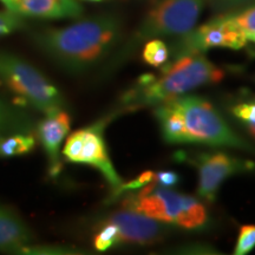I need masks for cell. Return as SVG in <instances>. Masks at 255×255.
Listing matches in <instances>:
<instances>
[{
    "instance_id": "obj_1",
    "label": "cell",
    "mask_w": 255,
    "mask_h": 255,
    "mask_svg": "<svg viewBox=\"0 0 255 255\" xmlns=\"http://www.w3.org/2000/svg\"><path fill=\"white\" fill-rule=\"evenodd\" d=\"M122 37V20L113 13L82 19L32 33V43L55 65L82 75L107 59Z\"/></svg>"
},
{
    "instance_id": "obj_2",
    "label": "cell",
    "mask_w": 255,
    "mask_h": 255,
    "mask_svg": "<svg viewBox=\"0 0 255 255\" xmlns=\"http://www.w3.org/2000/svg\"><path fill=\"white\" fill-rule=\"evenodd\" d=\"M163 139L169 144L225 146L254 152L246 139L229 127L209 101L183 95L154 107Z\"/></svg>"
},
{
    "instance_id": "obj_3",
    "label": "cell",
    "mask_w": 255,
    "mask_h": 255,
    "mask_svg": "<svg viewBox=\"0 0 255 255\" xmlns=\"http://www.w3.org/2000/svg\"><path fill=\"white\" fill-rule=\"evenodd\" d=\"M223 78L225 71L203 53L181 56L162 65L157 76H142L121 97V109L156 107L200 87L220 83Z\"/></svg>"
},
{
    "instance_id": "obj_4",
    "label": "cell",
    "mask_w": 255,
    "mask_h": 255,
    "mask_svg": "<svg viewBox=\"0 0 255 255\" xmlns=\"http://www.w3.org/2000/svg\"><path fill=\"white\" fill-rule=\"evenodd\" d=\"M123 194V208L135 210L173 227L199 231L209 222L206 206L197 197L180 194L156 182Z\"/></svg>"
},
{
    "instance_id": "obj_5",
    "label": "cell",
    "mask_w": 255,
    "mask_h": 255,
    "mask_svg": "<svg viewBox=\"0 0 255 255\" xmlns=\"http://www.w3.org/2000/svg\"><path fill=\"white\" fill-rule=\"evenodd\" d=\"M206 0H156L130 39L111 60L116 66L137 46L150 39L180 37L193 30L199 20Z\"/></svg>"
},
{
    "instance_id": "obj_6",
    "label": "cell",
    "mask_w": 255,
    "mask_h": 255,
    "mask_svg": "<svg viewBox=\"0 0 255 255\" xmlns=\"http://www.w3.org/2000/svg\"><path fill=\"white\" fill-rule=\"evenodd\" d=\"M0 83L44 116L65 110L62 91L40 70L15 53L0 50Z\"/></svg>"
},
{
    "instance_id": "obj_7",
    "label": "cell",
    "mask_w": 255,
    "mask_h": 255,
    "mask_svg": "<svg viewBox=\"0 0 255 255\" xmlns=\"http://www.w3.org/2000/svg\"><path fill=\"white\" fill-rule=\"evenodd\" d=\"M109 117L72 132L62 149L64 158L71 163L88 164L100 171L109 184L111 199L121 196L123 180L115 169L104 139V129Z\"/></svg>"
},
{
    "instance_id": "obj_8",
    "label": "cell",
    "mask_w": 255,
    "mask_h": 255,
    "mask_svg": "<svg viewBox=\"0 0 255 255\" xmlns=\"http://www.w3.org/2000/svg\"><path fill=\"white\" fill-rule=\"evenodd\" d=\"M247 43L244 32L226 21L221 15H216L206 24L177 37L169 49V55L175 59L191 53H203L214 47L240 50Z\"/></svg>"
},
{
    "instance_id": "obj_9",
    "label": "cell",
    "mask_w": 255,
    "mask_h": 255,
    "mask_svg": "<svg viewBox=\"0 0 255 255\" xmlns=\"http://www.w3.org/2000/svg\"><path fill=\"white\" fill-rule=\"evenodd\" d=\"M190 162L199 173L197 195L208 202H214L220 187L227 178L255 168L254 162L226 152H205L196 155Z\"/></svg>"
},
{
    "instance_id": "obj_10",
    "label": "cell",
    "mask_w": 255,
    "mask_h": 255,
    "mask_svg": "<svg viewBox=\"0 0 255 255\" xmlns=\"http://www.w3.org/2000/svg\"><path fill=\"white\" fill-rule=\"evenodd\" d=\"M117 228V246L121 244L148 246L163 240L173 226L159 222L135 210L123 208L104 219Z\"/></svg>"
},
{
    "instance_id": "obj_11",
    "label": "cell",
    "mask_w": 255,
    "mask_h": 255,
    "mask_svg": "<svg viewBox=\"0 0 255 255\" xmlns=\"http://www.w3.org/2000/svg\"><path fill=\"white\" fill-rule=\"evenodd\" d=\"M71 127V120L65 110L45 115L43 120L38 121L36 135L45 152L49 163L50 176L56 177L62 170L60 163V148L66 138Z\"/></svg>"
},
{
    "instance_id": "obj_12",
    "label": "cell",
    "mask_w": 255,
    "mask_h": 255,
    "mask_svg": "<svg viewBox=\"0 0 255 255\" xmlns=\"http://www.w3.org/2000/svg\"><path fill=\"white\" fill-rule=\"evenodd\" d=\"M6 9L23 18L77 19L83 6L77 0H1Z\"/></svg>"
},
{
    "instance_id": "obj_13",
    "label": "cell",
    "mask_w": 255,
    "mask_h": 255,
    "mask_svg": "<svg viewBox=\"0 0 255 255\" xmlns=\"http://www.w3.org/2000/svg\"><path fill=\"white\" fill-rule=\"evenodd\" d=\"M34 244L33 233L13 209L0 202V252L23 254L25 248Z\"/></svg>"
},
{
    "instance_id": "obj_14",
    "label": "cell",
    "mask_w": 255,
    "mask_h": 255,
    "mask_svg": "<svg viewBox=\"0 0 255 255\" xmlns=\"http://www.w3.org/2000/svg\"><path fill=\"white\" fill-rule=\"evenodd\" d=\"M36 126L33 115L0 96V136L15 132H34Z\"/></svg>"
},
{
    "instance_id": "obj_15",
    "label": "cell",
    "mask_w": 255,
    "mask_h": 255,
    "mask_svg": "<svg viewBox=\"0 0 255 255\" xmlns=\"http://www.w3.org/2000/svg\"><path fill=\"white\" fill-rule=\"evenodd\" d=\"M36 144L34 132H15L0 136V158L25 156L33 151Z\"/></svg>"
},
{
    "instance_id": "obj_16",
    "label": "cell",
    "mask_w": 255,
    "mask_h": 255,
    "mask_svg": "<svg viewBox=\"0 0 255 255\" xmlns=\"http://www.w3.org/2000/svg\"><path fill=\"white\" fill-rule=\"evenodd\" d=\"M220 15L233 26L244 32L246 37L255 33V2L239 11Z\"/></svg>"
},
{
    "instance_id": "obj_17",
    "label": "cell",
    "mask_w": 255,
    "mask_h": 255,
    "mask_svg": "<svg viewBox=\"0 0 255 255\" xmlns=\"http://www.w3.org/2000/svg\"><path fill=\"white\" fill-rule=\"evenodd\" d=\"M142 57L143 60L149 65L154 66V68H161L168 62L169 57H170L169 47L162 39H158V38L150 39L145 41Z\"/></svg>"
},
{
    "instance_id": "obj_18",
    "label": "cell",
    "mask_w": 255,
    "mask_h": 255,
    "mask_svg": "<svg viewBox=\"0 0 255 255\" xmlns=\"http://www.w3.org/2000/svg\"><path fill=\"white\" fill-rule=\"evenodd\" d=\"M100 229L95 234L94 246L97 251L105 252L117 246V228L111 222L103 220L100 225Z\"/></svg>"
},
{
    "instance_id": "obj_19",
    "label": "cell",
    "mask_w": 255,
    "mask_h": 255,
    "mask_svg": "<svg viewBox=\"0 0 255 255\" xmlns=\"http://www.w3.org/2000/svg\"><path fill=\"white\" fill-rule=\"evenodd\" d=\"M255 248V225H245L240 228L237 245L234 248L235 255H246Z\"/></svg>"
},
{
    "instance_id": "obj_20",
    "label": "cell",
    "mask_w": 255,
    "mask_h": 255,
    "mask_svg": "<svg viewBox=\"0 0 255 255\" xmlns=\"http://www.w3.org/2000/svg\"><path fill=\"white\" fill-rule=\"evenodd\" d=\"M24 26V18L5 9L0 11V38L8 36Z\"/></svg>"
},
{
    "instance_id": "obj_21",
    "label": "cell",
    "mask_w": 255,
    "mask_h": 255,
    "mask_svg": "<svg viewBox=\"0 0 255 255\" xmlns=\"http://www.w3.org/2000/svg\"><path fill=\"white\" fill-rule=\"evenodd\" d=\"M220 13H229L254 4L255 0H206Z\"/></svg>"
},
{
    "instance_id": "obj_22",
    "label": "cell",
    "mask_w": 255,
    "mask_h": 255,
    "mask_svg": "<svg viewBox=\"0 0 255 255\" xmlns=\"http://www.w3.org/2000/svg\"><path fill=\"white\" fill-rule=\"evenodd\" d=\"M155 182L161 186L173 188L180 182V176L175 171H158V173H155Z\"/></svg>"
},
{
    "instance_id": "obj_23",
    "label": "cell",
    "mask_w": 255,
    "mask_h": 255,
    "mask_svg": "<svg viewBox=\"0 0 255 255\" xmlns=\"http://www.w3.org/2000/svg\"><path fill=\"white\" fill-rule=\"evenodd\" d=\"M245 128V129L247 130V132L250 133L252 137H254L255 138V123H250V124H245V126H242Z\"/></svg>"
},
{
    "instance_id": "obj_24",
    "label": "cell",
    "mask_w": 255,
    "mask_h": 255,
    "mask_svg": "<svg viewBox=\"0 0 255 255\" xmlns=\"http://www.w3.org/2000/svg\"><path fill=\"white\" fill-rule=\"evenodd\" d=\"M247 40L251 41V43H253L255 45V33L254 34H251V36L247 37Z\"/></svg>"
},
{
    "instance_id": "obj_25",
    "label": "cell",
    "mask_w": 255,
    "mask_h": 255,
    "mask_svg": "<svg viewBox=\"0 0 255 255\" xmlns=\"http://www.w3.org/2000/svg\"><path fill=\"white\" fill-rule=\"evenodd\" d=\"M82 1H90V2H101V1H104V0H82Z\"/></svg>"
}]
</instances>
